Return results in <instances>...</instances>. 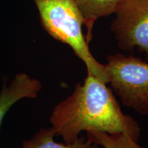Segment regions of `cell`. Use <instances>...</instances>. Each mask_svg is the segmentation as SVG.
Listing matches in <instances>:
<instances>
[{"mask_svg": "<svg viewBox=\"0 0 148 148\" xmlns=\"http://www.w3.org/2000/svg\"><path fill=\"white\" fill-rule=\"evenodd\" d=\"M49 121L55 135L64 143L75 141L83 131L121 133L138 142L140 127L137 121L122 112L113 91L98 77L87 73L73 92L55 106Z\"/></svg>", "mask_w": 148, "mask_h": 148, "instance_id": "6da1fadb", "label": "cell"}, {"mask_svg": "<svg viewBox=\"0 0 148 148\" xmlns=\"http://www.w3.org/2000/svg\"><path fill=\"white\" fill-rule=\"evenodd\" d=\"M55 132L51 127L40 129L30 139L24 141L19 148H99V145L84 136L71 143H57L53 140Z\"/></svg>", "mask_w": 148, "mask_h": 148, "instance_id": "52a82bcc", "label": "cell"}, {"mask_svg": "<svg viewBox=\"0 0 148 148\" xmlns=\"http://www.w3.org/2000/svg\"><path fill=\"white\" fill-rule=\"evenodd\" d=\"M4 79L0 92V127L5 114L16 102L23 98H35L42 88L38 79L25 73L16 74L9 84Z\"/></svg>", "mask_w": 148, "mask_h": 148, "instance_id": "5b68a950", "label": "cell"}, {"mask_svg": "<svg viewBox=\"0 0 148 148\" xmlns=\"http://www.w3.org/2000/svg\"><path fill=\"white\" fill-rule=\"evenodd\" d=\"M111 25L118 45L148 53V0H122Z\"/></svg>", "mask_w": 148, "mask_h": 148, "instance_id": "277c9868", "label": "cell"}, {"mask_svg": "<svg viewBox=\"0 0 148 148\" xmlns=\"http://www.w3.org/2000/svg\"><path fill=\"white\" fill-rule=\"evenodd\" d=\"M86 29L87 44L92 38V28L97 18L115 13L122 0H73Z\"/></svg>", "mask_w": 148, "mask_h": 148, "instance_id": "8992f818", "label": "cell"}, {"mask_svg": "<svg viewBox=\"0 0 148 148\" xmlns=\"http://www.w3.org/2000/svg\"><path fill=\"white\" fill-rule=\"evenodd\" d=\"M42 26L56 40L66 44L85 64L87 73L108 84L105 64L90 52L82 33V16L73 0H34Z\"/></svg>", "mask_w": 148, "mask_h": 148, "instance_id": "7a4b0ae2", "label": "cell"}, {"mask_svg": "<svg viewBox=\"0 0 148 148\" xmlns=\"http://www.w3.org/2000/svg\"><path fill=\"white\" fill-rule=\"evenodd\" d=\"M108 84L123 106L148 115V63L134 56L116 53L107 56Z\"/></svg>", "mask_w": 148, "mask_h": 148, "instance_id": "3957f363", "label": "cell"}, {"mask_svg": "<svg viewBox=\"0 0 148 148\" xmlns=\"http://www.w3.org/2000/svg\"><path fill=\"white\" fill-rule=\"evenodd\" d=\"M86 137L103 148H143L127 135L121 133H108L88 131Z\"/></svg>", "mask_w": 148, "mask_h": 148, "instance_id": "ba28073f", "label": "cell"}]
</instances>
